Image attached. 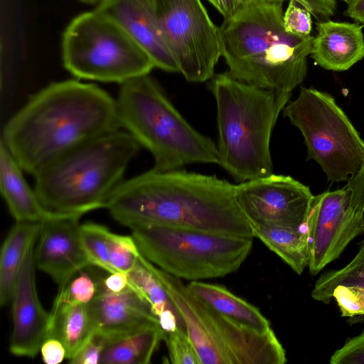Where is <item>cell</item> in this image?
Segmentation results:
<instances>
[{
  "label": "cell",
  "instance_id": "ab89813d",
  "mask_svg": "<svg viewBox=\"0 0 364 364\" xmlns=\"http://www.w3.org/2000/svg\"><path fill=\"white\" fill-rule=\"evenodd\" d=\"M81 1H82L85 3L94 4V5H97V6L102 1V0H81Z\"/></svg>",
  "mask_w": 364,
  "mask_h": 364
},
{
  "label": "cell",
  "instance_id": "2e32d148",
  "mask_svg": "<svg viewBox=\"0 0 364 364\" xmlns=\"http://www.w3.org/2000/svg\"><path fill=\"white\" fill-rule=\"evenodd\" d=\"M96 8L124 28L149 55L155 68L179 72L160 29L151 0H102Z\"/></svg>",
  "mask_w": 364,
  "mask_h": 364
},
{
  "label": "cell",
  "instance_id": "d6a6232c",
  "mask_svg": "<svg viewBox=\"0 0 364 364\" xmlns=\"http://www.w3.org/2000/svg\"><path fill=\"white\" fill-rule=\"evenodd\" d=\"M111 339L96 331L78 353L69 362L72 364H98L101 355Z\"/></svg>",
  "mask_w": 364,
  "mask_h": 364
},
{
  "label": "cell",
  "instance_id": "f35d334b",
  "mask_svg": "<svg viewBox=\"0 0 364 364\" xmlns=\"http://www.w3.org/2000/svg\"><path fill=\"white\" fill-rule=\"evenodd\" d=\"M346 4L345 15L364 26V0H349Z\"/></svg>",
  "mask_w": 364,
  "mask_h": 364
},
{
  "label": "cell",
  "instance_id": "d590c367",
  "mask_svg": "<svg viewBox=\"0 0 364 364\" xmlns=\"http://www.w3.org/2000/svg\"><path fill=\"white\" fill-rule=\"evenodd\" d=\"M42 359L46 364H59L66 358V350L63 344L58 339L48 338L41 348Z\"/></svg>",
  "mask_w": 364,
  "mask_h": 364
},
{
  "label": "cell",
  "instance_id": "30bf717a",
  "mask_svg": "<svg viewBox=\"0 0 364 364\" xmlns=\"http://www.w3.org/2000/svg\"><path fill=\"white\" fill-rule=\"evenodd\" d=\"M284 115L302 134L307 159L317 162L328 181H348L364 165V141L330 95L301 87Z\"/></svg>",
  "mask_w": 364,
  "mask_h": 364
},
{
  "label": "cell",
  "instance_id": "ac0fdd59",
  "mask_svg": "<svg viewBox=\"0 0 364 364\" xmlns=\"http://www.w3.org/2000/svg\"><path fill=\"white\" fill-rule=\"evenodd\" d=\"M311 58L321 68L344 71L364 57L363 26L331 19L316 23Z\"/></svg>",
  "mask_w": 364,
  "mask_h": 364
},
{
  "label": "cell",
  "instance_id": "ffe728a7",
  "mask_svg": "<svg viewBox=\"0 0 364 364\" xmlns=\"http://www.w3.org/2000/svg\"><path fill=\"white\" fill-rule=\"evenodd\" d=\"M23 170L5 144L0 142V189L16 222L42 223L56 213L47 210L34 189L28 184Z\"/></svg>",
  "mask_w": 364,
  "mask_h": 364
},
{
  "label": "cell",
  "instance_id": "9a60e30c",
  "mask_svg": "<svg viewBox=\"0 0 364 364\" xmlns=\"http://www.w3.org/2000/svg\"><path fill=\"white\" fill-rule=\"evenodd\" d=\"M36 268L33 245L26 253L11 300L13 330L9 350L16 356L36 357L48 336L50 315L38 296Z\"/></svg>",
  "mask_w": 364,
  "mask_h": 364
},
{
  "label": "cell",
  "instance_id": "8d00e7d4",
  "mask_svg": "<svg viewBox=\"0 0 364 364\" xmlns=\"http://www.w3.org/2000/svg\"><path fill=\"white\" fill-rule=\"evenodd\" d=\"M128 274L123 272L110 273L101 283L105 289L112 292H120L128 287Z\"/></svg>",
  "mask_w": 364,
  "mask_h": 364
},
{
  "label": "cell",
  "instance_id": "603a6c76",
  "mask_svg": "<svg viewBox=\"0 0 364 364\" xmlns=\"http://www.w3.org/2000/svg\"><path fill=\"white\" fill-rule=\"evenodd\" d=\"M41 223L16 222L0 253V305L11 302L14 287L29 248L36 244Z\"/></svg>",
  "mask_w": 364,
  "mask_h": 364
},
{
  "label": "cell",
  "instance_id": "3957f363",
  "mask_svg": "<svg viewBox=\"0 0 364 364\" xmlns=\"http://www.w3.org/2000/svg\"><path fill=\"white\" fill-rule=\"evenodd\" d=\"M283 1L254 0L220 26L228 73L255 86L291 92L307 73L314 36L287 32Z\"/></svg>",
  "mask_w": 364,
  "mask_h": 364
},
{
  "label": "cell",
  "instance_id": "8fae6325",
  "mask_svg": "<svg viewBox=\"0 0 364 364\" xmlns=\"http://www.w3.org/2000/svg\"><path fill=\"white\" fill-rule=\"evenodd\" d=\"M166 43L187 81L203 82L222 56L220 29L200 0H151Z\"/></svg>",
  "mask_w": 364,
  "mask_h": 364
},
{
  "label": "cell",
  "instance_id": "9c48e42d",
  "mask_svg": "<svg viewBox=\"0 0 364 364\" xmlns=\"http://www.w3.org/2000/svg\"><path fill=\"white\" fill-rule=\"evenodd\" d=\"M62 60L78 79L119 85L155 68L124 28L97 8L79 14L68 25L62 38Z\"/></svg>",
  "mask_w": 364,
  "mask_h": 364
},
{
  "label": "cell",
  "instance_id": "8992f818",
  "mask_svg": "<svg viewBox=\"0 0 364 364\" xmlns=\"http://www.w3.org/2000/svg\"><path fill=\"white\" fill-rule=\"evenodd\" d=\"M115 100L120 128L151 154L154 168L218 164L216 144L183 117L149 74L121 84Z\"/></svg>",
  "mask_w": 364,
  "mask_h": 364
},
{
  "label": "cell",
  "instance_id": "836d02e7",
  "mask_svg": "<svg viewBox=\"0 0 364 364\" xmlns=\"http://www.w3.org/2000/svg\"><path fill=\"white\" fill-rule=\"evenodd\" d=\"M284 1L287 0H273ZM290 1V0H289ZM307 9L318 21L329 19L336 9V0H294Z\"/></svg>",
  "mask_w": 364,
  "mask_h": 364
},
{
  "label": "cell",
  "instance_id": "d4e9b609",
  "mask_svg": "<svg viewBox=\"0 0 364 364\" xmlns=\"http://www.w3.org/2000/svg\"><path fill=\"white\" fill-rule=\"evenodd\" d=\"M166 333L161 326L112 338L105 348L101 364H148Z\"/></svg>",
  "mask_w": 364,
  "mask_h": 364
},
{
  "label": "cell",
  "instance_id": "d6986e66",
  "mask_svg": "<svg viewBox=\"0 0 364 364\" xmlns=\"http://www.w3.org/2000/svg\"><path fill=\"white\" fill-rule=\"evenodd\" d=\"M311 297L328 304L334 299L343 317L364 322V240L346 266L323 273L314 284Z\"/></svg>",
  "mask_w": 364,
  "mask_h": 364
},
{
  "label": "cell",
  "instance_id": "7a4b0ae2",
  "mask_svg": "<svg viewBox=\"0 0 364 364\" xmlns=\"http://www.w3.org/2000/svg\"><path fill=\"white\" fill-rule=\"evenodd\" d=\"M119 129L115 99L95 84L71 79L33 95L6 122L1 141L35 177L67 153Z\"/></svg>",
  "mask_w": 364,
  "mask_h": 364
},
{
  "label": "cell",
  "instance_id": "f546056e",
  "mask_svg": "<svg viewBox=\"0 0 364 364\" xmlns=\"http://www.w3.org/2000/svg\"><path fill=\"white\" fill-rule=\"evenodd\" d=\"M98 284L87 274L82 273L73 279L68 285L59 290L57 296L64 301L75 304H87L95 296Z\"/></svg>",
  "mask_w": 364,
  "mask_h": 364
},
{
  "label": "cell",
  "instance_id": "277c9868",
  "mask_svg": "<svg viewBox=\"0 0 364 364\" xmlns=\"http://www.w3.org/2000/svg\"><path fill=\"white\" fill-rule=\"evenodd\" d=\"M208 89L217 107L218 164L237 181L272 173L270 139L291 92L261 88L214 74Z\"/></svg>",
  "mask_w": 364,
  "mask_h": 364
},
{
  "label": "cell",
  "instance_id": "7402d4cb",
  "mask_svg": "<svg viewBox=\"0 0 364 364\" xmlns=\"http://www.w3.org/2000/svg\"><path fill=\"white\" fill-rule=\"evenodd\" d=\"M50 315L48 338L63 344L70 361L96 332L89 305L72 304L56 296Z\"/></svg>",
  "mask_w": 364,
  "mask_h": 364
},
{
  "label": "cell",
  "instance_id": "7c38bea8",
  "mask_svg": "<svg viewBox=\"0 0 364 364\" xmlns=\"http://www.w3.org/2000/svg\"><path fill=\"white\" fill-rule=\"evenodd\" d=\"M350 198L345 186L313 198L304 224L309 236L307 267L314 276L364 232V215L352 210Z\"/></svg>",
  "mask_w": 364,
  "mask_h": 364
},
{
  "label": "cell",
  "instance_id": "1f68e13d",
  "mask_svg": "<svg viewBox=\"0 0 364 364\" xmlns=\"http://www.w3.org/2000/svg\"><path fill=\"white\" fill-rule=\"evenodd\" d=\"M329 362L331 364H364V329L336 350Z\"/></svg>",
  "mask_w": 364,
  "mask_h": 364
},
{
  "label": "cell",
  "instance_id": "74e56055",
  "mask_svg": "<svg viewBox=\"0 0 364 364\" xmlns=\"http://www.w3.org/2000/svg\"><path fill=\"white\" fill-rule=\"evenodd\" d=\"M224 17L233 16L240 8L238 0H208Z\"/></svg>",
  "mask_w": 364,
  "mask_h": 364
},
{
  "label": "cell",
  "instance_id": "4fadbf2b",
  "mask_svg": "<svg viewBox=\"0 0 364 364\" xmlns=\"http://www.w3.org/2000/svg\"><path fill=\"white\" fill-rule=\"evenodd\" d=\"M236 196L253 227L291 228L304 224L314 196L308 186L292 177L273 173L236 185Z\"/></svg>",
  "mask_w": 364,
  "mask_h": 364
},
{
  "label": "cell",
  "instance_id": "44dd1931",
  "mask_svg": "<svg viewBox=\"0 0 364 364\" xmlns=\"http://www.w3.org/2000/svg\"><path fill=\"white\" fill-rule=\"evenodd\" d=\"M127 274L128 287L149 305L166 336L177 328L186 331L180 311L157 275L154 264L140 253L136 265Z\"/></svg>",
  "mask_w": 364,
  "mask_h": 364
},
{
  "label": "cell",
  "instance_id": "5b68a950",
  "mask_svg": "<svg viewBox=\"0 0 364 364\" xmlns=\"http://www.w3.org/2000/svg\"><path fill=\"white\" fill-rule=\"evenodd\" d=\"M141 146L120 129L91 140L48 166L35 178L34 191L48 211L82 216L102 208Z\"/></svg>",
  "mask_w": 364,
  "mask_h": 364
},
{
  "label": "cell",
  "instance_id": "b9f144b4",
  "mask_svg": "<svg viewBox=\"0 0 364 364\" xmlns=\"http://www.w3.org/2000/svg\"><path fill=\"white\" fill-rule=\"evenodd\" d=\"M343 1H345L346 3L348 2L349 0H342Z\"/></svg>",
  "mask_w": 364,
  "mask_h": 364
},
{
  "label": "cell",
  "instance_id": "f1b7e54d",
  "mask_svg": "<svg viewBox=\"0 0 364 364\" xmlns=\"http://www.w3.org/2000/svg\"><path fill=\"white\" fill-rule=\"evenodd\" d=\"M170 362L173 364H201L186 331L177 328L165 339Z\"/></svg>",
  "mask_w": 364,
  "mask_h": 364
},
{
  "label": "cell",
  "instance_id": "52a82bcc",
  "mask_svg": "<svg viewBox=\"0 0 364 364\" xmlns=\"http://www.w3.org/2000/svg\"><path fill=\"white\" fill-rule=\"evenodd\" d=\"M156 272L185 321L201 364H283L285 350L274 331L259 332L225 316L198 299L181 279Z\"/></svg>",
  "mask_w": 364,
  "mask_h": 364
},
{
  "label": "cell",
  "instance_id": "5bb4252c",
  "mask_svg": "<svg viewBox=\"0 0 364 364\" xmlns=\"http://www.w3.org/2000/svg\"><path fill=\"white\" fill-rule=\"evenodd\" d=\"M81 216L57 214L42 223L34 249L36 268L49 275L59 289L92 266L82 244Z\"/></svg>",
  "mask_w": 364,
  "mask_h": 364
},
{
  "label": "cell",
  "instance_id": "4316f807",
  "mask_svg": "<svg viewBox=\"0 0 364 364\" xmlns=\"http://www.w3.org/2000/svg\"><path fill=\"white\" fill-rule=\"evenodd\" d=\"M111 231L102 225L88 222L80 225V233L84 250L92 266L114 273L109 262Z\"/></svg>",
  "mask_w": 364,
  "mask_h": 364
},
{
  "label": "cell",
  "instance_id": "6da1fadb",
  "mask_svg": "<svg viewBox=\"0 0 364 364\" xmlns=\"http://www.w3.org/2000/svg\"><path fill=\"white\" fill-rule=\"evenodd\" d=\"M119 223H148L255 237L236 185L216 176L151 169L124 180L106 208Z\"/></svg>",
  "mask_w": 364,
  "mask_h": 364
},
{
  "label": "cell",
  "instance_id": "4dcf8cb0",
  "mask_svg": "<svg viewBox=\"0 0 364 364\" xmlns=\"http://www.w3.org/2000/svg\"><path fill=\"white\" fill-rule=\"evenodd\" d=\"M284 26L285 30L292 34L306 36L312 31L311 13L294 0H290L284 13Z\"/></svg>",
  "mask_w": 364,
  "mask_h": 364
},
{
  "label": "cell",
  "instance_id": "83f0119b",
  "mask_svg": "<svg viewBox=\"0 0 364 364\" xmlns=\"http://www.w3.org/2000/svg\"><path fill=\"white\" fill-rule=\"evenodd\" d=\"M140 252L132 235L111 232L109 262L114 272L129 274L136 265Z\"/></svg>",
  "mask_w": 364,
  "mask_h": 364
},
{
  "label": "cell",
  "instance_id": "e0dca14e",
  "mask_svg": "<svg viewBox=\"0 0 364 364\" xmlns=\"http://www.w3.org/2000/svg\"><path fill=\"white\" fill-rule=\"evenodd\" d=\"M88 305L96 331L110 339L161 326L149 305L129 287L115 293L98 283V291Z\"/></svg>",
  "mask_w": 364,
  "mask_h": 364
},
{
  "label": "cell",
  "instance_id": "60d3db41",
  "mask_svg": "<svg viewBox=\"0 0 364 364\" xmlns=\"http://www.w3.org/2000/svg\"><path fill=\"white\" fill-rule=\"evenodd\" d=\"M252 1H254V0H238L240 7L247 4H249L250 2Z\"/></svg>",
  "mask_w": 364,
  "mask_h": 364
},
{
  "label": "cell",
  "instance_id": "cb8c5ba5",
  "mask_svg": "<svg viewBox=\"0 0 364 364\" xmlns=\"http://www.w3.org/2000/svg\"><path fill=\"white\" fill-rule=\"evenodd\" d=\"M189 291L218 313L259 332L271 329L269 321L255 306L237 296L224 287L191 281Z\"/></svg>",
  "mask_w": 364,
  "mask_h": 364
},
{
  "label": "cell",
  "instance_id": "484cf974",
  "mask_svg": "<svg viewBox=\"0 0 364 364\" xmlns=\"http://www.w3.org/2000/svg\"><path fill=\"white\" fill-rule=\"evenodd\" d=\"M255 237L277 254L296 274L308 267L309 236L305 224L299 228L255 225Z\"/></svg>",
  "mask_w": 364,
  "mask_h": 364
},
{
  "label": "cell",
  "instance_id": "ba28073f",
  "mask_svg": "<svg viewBox=\"0 0 364 364\" xmlns=\"http://www.w3.org/2000/svg\"><path fill=\"white\" fill-rule=\"evenodd\" d=\"M128 228L146 259L173 277L191 281L237 271L253 242L252 237L154 224L135 223Z\"/></svg>",
  "mask_w": 364,
  "mask_h": 364
},
{
  "label": "cell",
  "instance_id": "e575fe53",
  "mask_svg": "<svg viewBox=\"0 0 364 364\" xmlns=\"http://www.w3.org/2000/svg\"><path fill=\"white\" fill-rule=\"evenodd\" d=\"M351 192L350 207L357 213L364 215V165L361 170L345 186Z\"/></svg>",
  "mask_w": 364,
  "mask_h": 364
}]
</instances>
